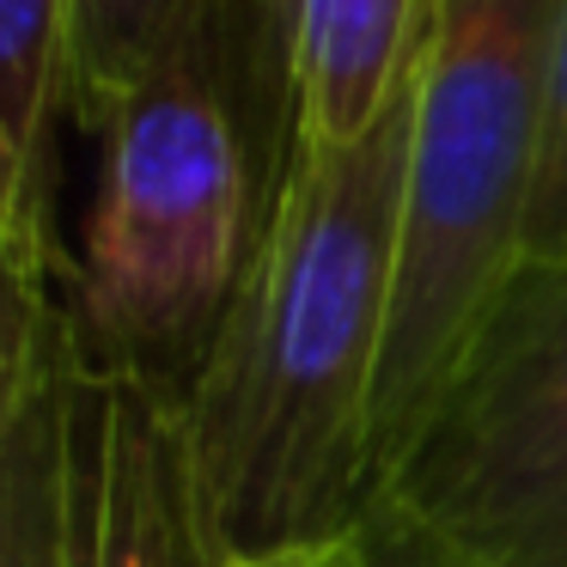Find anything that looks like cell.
<instances>
[{
  "label": "cell",
  "mask_w": 567,
  "mask_h": 567,
  "mask_svg": "<svg viewBox=\"0 0 567 567\" xmlns=\"http://www.w3.org/2000/svg\"><path fill=\"white\" fill-rule=\"evenodd\" d=\"M567 257V0L555 7V50H549V116H543V159H537V196L525 220V257L549 262Z\"/></svg>",
  "instance_id": "cell-10"
},
{
  "label": "cell",
  "mask_w": 567,
  "mask_h": 567,
  "mask_svg": "<svg viewBox=\"0 0 567 567\" xmlns=\"http://www.w3.org/2000/svg\"><path fill=\"white\" fill-rule=\"evenodd\" d=\"M367 518L488 567H567V257L518 262Z\"/></svg>",
  "instance_id": "cell-4"
},
{
  "label": "cell",
  "mask_w": 567,
  "mask_h": 567,
  "mask_svg": "<svg viewBox=\"0 0 567 567\" xmlns=\"http://www.w3.org/2000/svg\"><path fill=\"white\" fill-rule=\"evenodd\" d=\"M372 530H379V525H372ZM379 567H488V561L457 555V549H440V543H409V537L379 530Z\"/></svg>",
  "instance_id": "cell-12"
},
{
  "label": "cell",
  "mask_w": 567,
  "mask_h": 567,
  "mask_svg": "<svg viewBox=\"0 0 567 567\" xmlns=\"http://www.w3.org/2000/svg\"><path fill=\"white\" fill-rule=\"evenodd\" d=\"M68 567H214L177 384L92 348L68 403Z\"/></svg>",
  "instance_id": "cell-5"
},
{
  "label": "cell",
  "mask_w": 567,
  "mask_h": 567,
  "mask_svg": "<svg viewBox=\"0 0 567 567\" xmlns=\"http://www.w3.org/2000/svg\"><path fill=\"white\" fill-rule=\"evenodd\" d=\"M68 116V0H0V299L62 287L55 123Z\"/></svg>",
  "instance_id": "cell-7"
},
{
  "label": "cell",
  "mask_w": 567,
  "mask_h": 567,
  "mask_svg": "<svg viewBox=\"0 0 567 567\" xmlns=\"http://www.w3.org/2000/svg\"><path fill=\"white\" fill-rule=\"evenodd\" d=\"M561 0H433L409 80L403 238L372 403V494L421 440L525 257ZM372 506V501H367Z\"/></svg>",
  "instance_id": "cell-2"
},
{
  "label": "cell",
  "mask_w": 567,
  "mask_h": 567,
  "mask_svg": "<svg viewBox=\"0 0 567 567\" xmlns=\"http://www.w3.org/2000/svg\"><path fill=\"white\" fill-rule=\"evenodd\" d=\"M214 567H379V530L372 518L330 537H299V543H275V549H250V555H220Z\"/></svg>",
  "instance_id": "cell-11"
},
{
  "label": "cell",
  "mask_w": 567,
  "mask_h": 567,
  "mask_svg": "<svg viewBox=\"0 0 567 567\" xmlns=\"http://www.w3.org/2000/svg\"><path fill=\"white\" fill-rule=\"evenodd\" d=\"M403 165L409 92L360 141H281L245 281L177 384L214 561L367 518Z\"/></svg>",
  "instance_id": "cell-1"
},
{
  "label": "cell",
  "mask_w": 567,
  "mask_h": 567,
  "mask_svg": "<svg viewBox=\"0 0 567 567\" xmlns=\"http://www.w3.org/2000/svg\"><path fill=\"white\" fill-rule=\"evenodd\" d=\"M214 31L177 43L99 128L104 189L86 220L74 311L86 348L111 367H196L257 245L262 214H250Z\"/></svg>",
  "instance_id": "cell-3"
},
{
  "label": "cell",
  "mask_w": 567,
  "mask_h": 567,
  "mask_svg": "<svg viewBox=\"0 0 567 567\" xmlns=\"http://www.w3.org/2000/svg\"><path fill=\"white\" fill-rule=\"evenodd\" d=\"M226 0H68V116H104L184 38L220 25Z\"/></svg>",
  "instance_id": "cell-9"
},
{
  "label": "cell",
  "mask_w": 567,
  "mask_h": 567,
  "mask_svg": "<svg viewBox=\"0 0 567 567\" xmlns=\"http://www.w3.org/2000/svg\"><path fill=\"white\" fill-rule=\"evenodd\" d=\"M80 348L74 293L0 299V567H68V403Z\"/></svg>",
  "instance_id": "cell-6"
},
{
  "label": "cell",
  "mask_w": 567,
  "mask_h": 567,
  "mask_svg": "<svg viewBox=\"0 0 567 567\" xmlns=\"http://www.w3.org/2000/svg\"><path fill=\"white\" fill-rule=\"evenodd\" d=\"M433 0H281L287 135L360 141L409 92Z\"/></svg>",
  "instance_id": "cell-8"
}]
</instances>
